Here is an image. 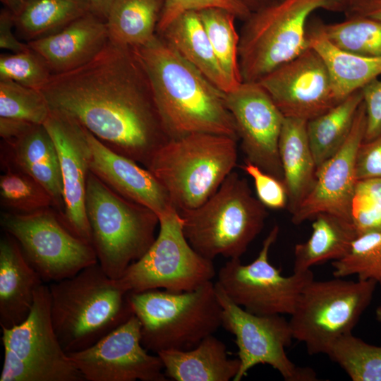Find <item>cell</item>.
Wrapping results in <instances>:
<instances>
[{"mask_svg":"<svg viewBox=\"0 0 381 381\" xmlns=\"http://www.w3.org/2000/svg\"><path fill=\"white\" fill-rule=\"evenodd\" d=\"M40 90L52 111L145 167L169 140L148 76L131 47L109 40L90 61L53 74Z\"/></svg>","mask_w":381,"mask_h":381,"instance_id":"6da1fadb","label":"cell"},{"mask_svg":"<svg viewBox=\"0 0 381 381\" xmlns=\"http://www.w3.org/2000/svg\"><path fill=\"white\" fill-rule=\"evenodd\" d=\"M151 84L154 99L169 139L195 133L238 140L225 92L185 60L160 35L132 48Z\"/></svg>","mask_w":381,"mask_h":381,"instance_id":"7a4b0ae2","label":"cell"},{"mask_svg":"<svg viewBox=\"0 0 381 381\" xmlns=\"http://www.w3.org/2000/svg\"><path fill=\"white\" fill-rule=\"evenodd\" d=\"M49 289L52 326L67 353L92 346L133 314L128 293L98 262Z\"/></svg>","mask_w":381,"mask_h":381,"instance_id":"3957f363","label":"cell"},{"mask_svg":"<svg viewBox=\"0 0 381 381\" xmlns=\"http://www.w3.org/2000/svg\"><path fill=\"white\" fill-rule=\"evenodd\" d=\"M237 141L207 133L171 138L156 151L146 168L166 190L178 212L195 209L233 171Z\"/></svg>","mask_w":381,"mask_h":381,"instance_id":"277c9868","label":"cell"},{"mask_svg":"<svg viewBox=\"0 0 381 381\" xmlns=\"http://www.w3.org/2000/svg\"><path fill=\"white\" fill-rule=\"evenodd\" d=\"M128 298L140 322L143 346L156 354L192 349L222 326V309L212 281L182 292H129Z\"/></svg>","mask_w":381,"mask_h":381,"instance_id":"5b68a950","label":"cell"},{"mask_svg":"<svg viewBox=\"0 0 381 381\" xmlns=\"http://www.w3.org/2000/svg\"><path fill=\"white\" fill-rule=\"evenodd\" d=\"M179 213L190 246L210 260L219 255L240 258L261 232L267 217L248 181L234 171L203 204Z\"/></svg>","mask_w":381,"mask_h":381,"instance_id":"8992f818","label":"cell"},{"mask_svg":"<svg viewBox=\"0 0 381 381\" xmlns=\"http://www.w3.org/2000/svg\"><path fill=\"white\" fill-rule=\"evenodd\" d=\"M346 0H279L251 12L239 33L243 82L255 83L309 47L308 23L313 12H345Z\"/></svg>","mask_w":381,"mask_h":381,"instance_id":"52a82bcc","label":"cell"},{"mask_svg":"<svg viewBox=\"0 0 381 381\" xmlns=\"http://www.w3.org/2000/svg\"><path fill=\"white\" fill-rule=\"evenodd\" d=\"M85 210L97 262L109 277L118 279L155 241L159 217L112 190L90 171Z\"/></svg>","mask_w":381,"mask_h":381,"instance_id":"ba28073f","label":"cell"},{"mask_svg":"<svg viewBox=\"0 0 381 381\" xmlns=\"http://www.w3.org/2000/svg\"><path fill=\"white\" fill-rule=\"evenodd\" d=\"M377 285L373 279H313L302 290L289 320L294 339L304 343L310 355L325 354L336 339L351 333Z\"/></svg>","mask_w":381,"mask_h":381,"instance_id":"9c48e42d","label":"cell"},{"mask_svg":"<svg viewBox=\"0 0 381 381\" xmlns=\"http://www.w3.org/2000/svg\"><path fill=\"white\" fill-rule=\"evenodd\" d=\"M49 286L35 292L27 318L1 327L4 363L0 381H84L54 330Z\"/></svg>","mask_w":381,"mask_h":381,"instance_id":"30bf717a","label":"cell"},{"mask_svg":"<svg viewBox=\"0 0 381 381\" xmlns=\"http://www.w3.org/2000/svg\"><path fill=\"white\" fill-rule=\"evenodd\" d=\"M183 219L176 208L159 217V232L147 252L118 279L127 293L164 289L172 292L193 290L212 281V260L197 253L186 239Z\"/></svg>","mask_w":381,"mask_h":381,"instance_id":"8fae6325","label":"cell"},{"mask_svg":"<svg viewBox=\"0 0 381 381\" xmlns=\"http://www.w3.org/2000/svg\"><path fill=\"white\" fill-rule=\"evenodd\" d=\"M1 226L44 283L71 277L97 262L92 244L71 232L53 207L28 214L4 212Z\"/></svg>","mask_w":381,"mask_h":381,"instance_id":"7c38bea8","label":"cell"},{"mask_svg":"<svg viewBox=\"0 0 381 381\" xmlns=\"http://www.w3.org/2000/svg\"><path fill=\"white\" fill-rule=\"evenodd\" d=\"M279 229L273 226L257 258L243 264L229 259L219 270L216 284L236 304L256 315H291L306 285L314 279L311 270L284 276L269 261L270 250Z\"/></svg>","mask_w":381,"mask_h":381,"instance_id":"4fadbf2b","label":"cell"},{"mask_svg":"<svg viewBox=\"0 0 381 381\" xmlns=\"http://www.w3.org/2000/svg\"><path fill=\"white\" fill-rule=\"evenodd\" d=\"M222 309V326L235 337L240 368L234 381H240L258 364L277 370L286 381H315V372L295 365L285 349L293 334L289 321L281 315H256L234 303L215 283Z\"/></svg>","mask_w":381,"mask_h":381,"instance_id":"5bb4252c","label":"cell"},{"mask_svg":"<svg viewBox=\"0 0 381 381\" xmlns=\"http://www.w3.org/2000/svg\"><path fill=\"white\" fill-rule=\"evenodd\" d=\"M141 325L133 314L92 346L68 353L87 381H167L160 357L142 344Z\"/></svg>","mask_w":381,"mask_h":381,"instance_id":"9a60e30c","label":"cell"},{"mask_svg":"<svg viewBox=\"0 0 381 381\" xmlns=\"http://www.w3.org/2000/svg\"><path fill=\"white\" fill-rule=\"evenodd\" d=\"M257 83L284 117L308 121L339 102L324 61L310 47Z\"/></svg>","mask_w":381,"mask_h":381,"instance_id":"2e32d148","label":"cell"},{"mask_svg":"<svg viewBox=\"0 0 381 381\" xmlns=\"http://www.w3.org/2000/svg\"><path fill=\"white\" fill-rule=\"evenodd\" d=\"M225 102L246 161L283 181L279 140L284 116L270 96L257 82H242L225 92Z\"/></svg>","mask_w":381,"mask_h":381,"instance_id":"e0dca14e","label":"cell"},{"mask_svg":"<svg viewBox=\"0 0 381 381\" xmlns=\"http://www.w3.org/2000/svg\"><path fill=\"white\" fill-rule=\"evenodd\" d=\"M365 127V108L362 102L346 141L317 169L313 188L291 214L293 224L299 225L320 213H329L351 222V202L358 181L356 159Z\"/></svg>","mask_w":381,"mask_h":381,"instance_id":"ac0fdd59","label":"cell"},{"mask_svg":"<svg viewBox=\"0 0 381 381\" xmlns=\"http://www.w3.org/2000/svg\"><path fill=\"white\" fill-rule=\"evenodd\" d=\"M44 126L57 150L64 208L59 216L75 236L91 244L85 195L90 173V149L85 129L69 116L51 110Z\"/></svg>","mask_w":381,"mask_h":381,"instance_id":"d6986e66","label":"cell"},{"mask_svg":"<svg viewBox=\"0 0 381 381\" xmlns=\"http://www.w3.org/2000/svg\"><path fill=\"white\" fill-rule=\"evenodd\" d=\"M85 133L90 149V171L109 188L150 209L158 217L175 208L166 190L147 168L111 150L87 129Z\"/></svg>","mask_w":381,"mask_h":381,"instance_id":"ffe728a7","label":"cell"},{"mask_svg":"<svg viewBox=\"0 0 381 381\" xmlns=\"http://www.w3.org/2000/svg\"><path fill=\"white\" fill-rule=\"evenodd\" d=\"M1 164L9 165L34 178L51 195L54 210H64V193L59 155L44 124H28L17 135L2 140Z\"/></svg>","mask_w":381,"mask_h":381,"instance_id":"44dd1931","label":"cell"},{"mask_svg":"<svg viewBox=\"0 0 381 381\" xmlns=\"http://www.w3.org/2000/svg\"><path fill=\"white\" fill-rule=\"evenodd\" d=\"M108 41L106 21L87 12L61 30L27 43L45 61L52 74H60L90 61Z\"/></svg>","mask_w":381,"mask_h":381,"instance_id":"7402d4cb","label":"cell"},{"mask_svg":"<svg viewBox=\"0 0 381 381\" xmlns=\"http://www.w3.org/2000/svg\"><path fill=\"white\" fill-rule=\"evenodd\" d=\"M43 284L16 239L4 232L0 241L1 327H12L27 318Z\"/></svg>","mask_w":381,"mask_h":381,"instance_id":"603a6c76","label":"cell"},{"mask_svg":"<svg viewBox=\"0 0 381 381\" xmlns=\"http://www.w3.org/2000/svg\"><path fill=\"white\" fill-rule=\"evenodd\" d=\"M164 374L176 381H229L240 368L238 358H229L226 345L213 334L186 351L170 350L157 353Z\"/></svg>","mask_w":381,"mask_h":381,"instance_id":"cb8c5ba5","label":"cell"},{"mask_svg":"<svg viewBox=\"0 0 381 381\" xmlns=\"http://www.w3.org/2000/svg\"><path fill=\"white\" fill-rule=\"evenodd\" d=\"M306 120L284 117L279 140L283 182L292 214L313 187L317 166L307 134Z\"/></svg>","mask_w":381,"mask_h":381,"instance_id":"d4e9b609","label":"cell"},{"mask_svg":"<svg viewBox=\"0 0 381 381\" xmlns=\"http://www.w3.org/2000/svg\"><path fill=\"white\" fill-rule=\"evenodd\" d=\"M157 34L223 92L237 87L222 69L197 11L184 12Z\"/></svg>","mask_w":381,"mask_h":381,"instance_id":"484cf974","label":"cell"},{"mask_svg":"<svg viewBox=\"0 0 381 381\" xmlns=\"http://www.w3.org/2000/svg\"><path fill=\"white\" fill-rule=\"evenodd\" d=\"M309 47L324 61L339 102L381 75V57L365 56L341 49L313 25L307 26Z\"/></svg>","mask_w":381,"mask_h":381,"instance_id":"4316f807","label":"cell"},{"mask_svg":"<svg viewBox=\"0 0 381 381\" xmlns=\"http://www.w3.org/2000/svg\"><path fill=\"white\" fill-rule=\"evenodd\" d=\"M313 219L309 238L294 246V272L342 258L358 236L349 221L336 215L320 213Z\"/></svg>","mask_w":381,"mask_h":381,"instance_id":"83f0119b","label":"cell"},{"mask_svg":"<svg viewBox=\"0 0 381 381\" xmlns=\"http://www.w3.org/2000/svg\"><path fill=\"white\" fill-rule=\"evenodd\" d=\"M164 0H116L106 20L109 40L128 47L143 46L157 34Z\"/></svg>","mask_w":381,"mask_h":381,"instance_id":"f1b7e54d","label":"cell"},{"mask_svg":"<svg viewBox=\"0 0 381 381\" xmlns=\"http://www.w3.org/2000/svg\"><path fill=\"white\" fill-rule=\"evenodd\" d=\"M363 102L361 89L328 111L307 121V134L317 169L334 155L348 138Z\"/></svg>","mask_w":381,"mask_h":381,"instance_id":"f546056e","label":"cell"},{"mask_svg":"<svg viewBox=\"0 0 381 381\" xmlns=\"http://www.w3.org/2000/svg\"><path fill=\"white\" fill-rule=\"evenodd\" d=\"M87 12L85 0H32L13 15L19 37L28 42L61 30Z\"/></svg>","mask_w":381,"mask_h":381,"instance_id":"4dcf8cb0","label":"cell"},{"mask_svg":"<svg viewBox=\"0 0 381 381\" xmlns=\"http://www.w3.org/2000/svg\"><path fill=\"white\" fill-rule=\"evenodd\" d=\"M316 28L338 48L354 54L381 57V22L362 16H348L341 22L325 23L310 18Z\"/></svg>","mask_w":381,"mask_h":381,"instance_id":"1f68e13d","label":"cell"},{"mask_svg":"<svg viewBox=\"0 0 381 381\" xmlns=\"http://www.w3.org/2000/svg\"><path fill=\"white\" fill-rule=\"evenodd\" d=\"M197 12L222 69L238 87L243 81L238 61L240 36L235 27L236 17L221 8H207Z\"/></svg>","mask_w":381,"mask_h":381,"instance_id":"d6a6232c","label":"cell"},{"mask_svg":"<svg viewBox=\"0 0 381 381\" xmlns=\"http://www.w3.org/2000/svg\"><path fill=\"white\" fill-rule=\"evenodd\" d=\"M0 176V203L4 212L28 214L53 207L47 189L29 174L11 166H2Z\"/></svg>","mask_w":381,"mask_h":381,"instance_id":"836d02e7","label":"cell"},{"mask_svg":"<svg viewBox=\"0 0 381 381\" xmlns=\"http://www.w3.org/2000/svg\"><path fill=\"white\" fill-rule=\"evenodd\" d=\"M325 354L353 381H381V346L349 333L336 339Z\"/></svg>","mask_w":381,"mask_h":381,"instance_id":"e575fe53","label":"cell"},{"mask_svg":"<svg viewBox=\"0 0 381 381\" xmlns=\"http://www.w3.org/2000/svg\"><path fill=\"white\" fill-rule=\"evenodd\" d=\"M334 277L356 275L359 280H375L381 286V232L356 237L348 253L332 261Z\"/></svg>","mask_w":381,"mask_h":381,"instance_id":"d590c367","label":"cell"},{"mask_svg":"<svg viewBox=\"0 0 381 381\" xmlns=\"http://www.w3.org/2000/svg\"><path fill=\"white\" fill-rule=\"evenodd\" d=\"M51 109L39 89L9 79L0 80V117L44 124Z\"/></svg>","mask_w":381,"mask_h":381,"instance_id":"8d00e7d4","label":"cell"},{"mask_svg":"<svg viewBox=\"0 0 381 381\" xmlns=\"http://www.w3.org/2000/svg\"><path fill=\"white\" fill-rule=\"evenodd\" d=\"M357 236L381 232V178L358 180L350 207Z\"/></svg>","mask_w":381,"mask_h":381,"instance_id":"74e56055","label":"cell"},{"mask_svg":"<svg viewBox=\"0 0 381 381\" xmlns=\"http://www.w3.org/2000/svg\"><path fill=\"white\" fill-rule=\"evenodd\" d=\"M52 75L45 61L31 48L0 55V80L9 79L40 90Z\"/></svg>","mask_w":381,"mask_h":381,"instance_id":"f35d334b","label":"cell"},{"mask_svg":"<svg viewBox=\"0 0 381 381\" xmlns=\"http://www.w3.org/2000/svg\"><path fill=\"white\" fill-rule=\"evenodd\" d=\"M207 8H221L231 12L244 21L251 13L241 0H164V6L157 28L162 32L174 20L184 12Z\"/></svg>","mask_w":381,"mask_h":381,"instance_id":"ab89813d","label":"cell"},{"mask_svg":"<svg viewBox=\"0 0 381 381\" xmlns=\"http://www.w3.org/2000/svg\"><path fill=\"white\" fill-rule=\"evenodd\" d=\"M241 168L253 179L257 198L265 207L280 210L288 205V195L283 181L247 161Z\"/></svg>","mask_w":381,"mask_h":381,"instance_id":"60d3db41","label":"cell"},{"mask_svg":"<svg viewBox=\"0 0 381 381\" xmlns=\"http://www.w3.org/2000/svg\"><path fill=\"white\" fill-rule=\"evenodd\" d=\"M361 91L366 114L363 141H370L381 133V80H371L361 88Z\"/></svg>","mask_w":381,"mask_h":381,"instance_id":"b9f144b4","label":"cell"},{"mask_svg":"<svg viewBox=\"0 0 381 381\" xmlns=\"http://www.w3.org/2000/svg\"><path fill=\"white\" fill-rule=\"evenodd\" d=\"M357 180L381 178V133L360 145L356 159Z\"/></svg>","mask_w":381,"mask_h":381,"instance_id":"7bdbcfd3","label":"cell"},{"mask_svg":"<svg viewBox=\"0 0 381 381\" xmlns=\"http://www.w3.org/2000/svg\"><path fill=\"white\" fill-rule=\"evenodd\" d=\"M15 27L12 12L6 8L1 10L0 13V47L7 49L12 53L22 52L30 47L28 43L21 42L14 35L13 28Z\"/></svg>","mask_w":381,"mask_h":381,"instance_id":"ee69618b","label":"cell"},{"mask_svg":"<svg viewBox=\"0 0 381 381\" xmlns=\"http://www.w3.org/2000/svg\"><path fill=\"white\" fill-rule=\"evenodd\" d=\"M348 16H362L381 22V0H353L345 12Z\"/></svg>","mask_w":381,"mask_h":381,"instance_id":"f6af8a7d","label":"cell"},{"mask_svg":"<svg viewBox=\"0 0 381 381\" xmlns=\"http://www.w3.org/2000/svg\"><path fill=\"white\" fill-rule=\"evenodd\" d=\"M116 0H85L89 11L106 21Z\"/></svg>","mask_w":381,"mask_h":381,"instance_id":"bcb514c9","label":"cell"},{"mask_svg":"<svg viewBox=\"0 0 381 381\" xmlns=\"http://www.w3.org/2000/svg\"><path fill=\"white\" fill-rule=\"evenodd\" d=\"M250 12L256 11L259 9L270 6L279 0H241Z\"/></svg>","mask_w":381,"mask_h":381,"instance_id":"7dc6e473","label":"cell"},{"mask_svg":"<svg viewBox=\"0 0 381 381\" xmlns=\"http://www.w3.org/2000/svg\"><path fill=\"white\" fill-rule=\"evenodd\" d=\"M32 0H1L4 7L10 10L13 14L17 13L25 4Z\"/></svg>","mask_w":381,"mask_h":381,"instance_id":"c3c4849f","label":"cell"},{"mask_svg":"<svg viewBox=\"0 0 381 381\" xmlns=\"http://www.w3.org/2000/svg\"><path fill=\"white\" fill-rule=\"evenodd\" d=\"M376 320L381 322V306H378L375 310Z\"/></svg>","mask_w":381,"mask_h":381,"instance_id":"681fc988","label":"cell"},{"mask_svg":"<svg viewBox=\"0 0 381 381\" xmlns=\"http://www.w3.org/2000/svg\"><path fill=\"white\" fill-rule=\"evenodd\" d=\"M346 1H347V2H348V4H349L351 3L353 0H346Z\"/></svg>","mask_w":381,"mask_h":381,"instance_id":"f907efd6","label":"cell"}]
</instances>
